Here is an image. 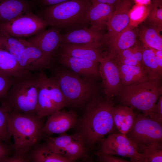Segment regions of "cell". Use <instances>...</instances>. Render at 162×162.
<instances>
[{
    "mask_svg": "<svg viewBox=\"0 0 162 162\" xmlns=\"http://www.w3.org/2000/svg\"><path fill=\"white\" fill-rule=\"evenodd\" d=\"M77 121V115L75 112L61 110L49 116L44 125L43 131L48 136L54 134H63L74 127Z\"/></svg>",
    "mask_w": 162,
    "mask_h": 162,
    "instance_id": "cell-18",
    "label": "cell"
},
{
    "mask_svg": "<svg viewBox=\"0 0 162 162\" xmlns=\"http://www.w3.org/2000/svg\"><path fill=\"white\" fill-rule=\"evenodd\" d=\"M43 118L36 114L10 112L9 126L14 154H28L39 143L45 135Z\"/></svg>",
    "mask_w": 162,
    "mask_h": 162,
    "instance_id": "cell-4",
    "label": "cell"
},
{
    "mask_svg": "<svg viewBox=\"0 0 162 162\" xmlns=\"http://www.w3.org/2000/svg\"><path fill=\"white\" fill-rule=\"evenodd\" d=\"M103 162H129V161L120 158L109 154L100 153L97 160Z\"/></svg>",
    "mask_w": 162,
    "mask_h": 162,
    "instance_id": "cell-38",
    "label": "cell"
},
{
    "mask_svg": "<svg viewBox=\"0 0 162 162\" xmlns=\"http://www.w3.org/2000/svg\"><path fill=\"white\" fill-rule=\"evenodd\" d=\"M136 4L140 5H148L149 4L151 0H133Z\"/></svg>",
    "mask_w": 162,
    "mask_h": 162,
    "instance_id": "cell-43",
    "label": "cell"
},
{
    "mask_svg": "<svg viewBox=\"0 0 162 162\" xmlns=\"http://www.w3.org/2000/svg\"><path fill=\"white\" fill-rule=\"evenodd\" d=\"M44 143L51 150L71 162L80 158L84 152V140L79 132L72 135L63 134L52 137L48 136Z\"/></svg>",
    "mask_w": 162,
    "mask_h": 162,
    "instance_id": "cell-10",
    "label": "cell"
},
{
    "mask_svg": "<svg viewBox=\"0 0 162 162\" xmlns=\"http://www.w3.org/2000/svg\"><path fill=\"white\" fill-rule=\"evenodd\" d=\"M34 6L28 0H0V24L32 11Z\"/></svg>",
    "mask_w": 162,
    "mask_h": 162,
    "instance_id": "cell-21",
    "label": "cell"
},
{
    "mask_svg": "<svg viewBox=\"0 0 162 162\" xmlns=\"http://www.w3.org/2000/svg\"><path fill=\"white\" fill-rule=\"evenodd\" d=\"M91 0H68L55 4L42 7L38 15L48 26L61 32L89 27Z\"/></svg>",
    "mask_w": 162,
    "mask_h": 162,
    "instance_id": "cell-2",
    "label": "cell"
},
{
    "mask_svg": "<svg viewBox=\"0 0 162 162\" xmlns=\"http://www.w3.org/2000/svg\"><path fill=\"white\" fill-rule=\"evenodd\" d=\"M153 50L155 53L156 61L158 67L160 70L162 71V50Z\"/></svg>",
    "mask_w": 162,
    "mask_h": 162,
    "instance_id": "cell-41",
    "label": "cell"
},
{
    "mask_svg": "<svg viewBox=\"0 0 162 162\" xmlns=\"http://www.w3.org/2000/svg\"><path fill=\"white\" fill-rule=\"evenodd\" d=\"M146 6L136 4L133 6L129 13L130 22L136 21L141 19L148 10Z\"/></svg>",
    "mask_w": 162,
    "mask_h": 162,
    "instance_id": "cell-34",
    "label": "cell"
},
{
    "mask_svg": "<svg viewBox=\"0 0 162 162\" xmlns=\"http://www.w3.org/2000/svg\"><path fill=\"white\" fill-rule=\"evenodd\" d=\"M48 26L42 18L30 11L0 24V32L19 38L32 36Z\"/></svg>",
    "mask_w": 162,
    "mask_h": 162,
    "instance_id": "cell-9",
    "label": "cell"
},
{
    "mask_svg": "<svg viewBox=\"0 0 162 162\" xmlns=\"http://www.w3.org/2000/svg\"><path fill=\"white\" fill-rule=\"evenodd\" d=\"M39 71L36 74L38 83L36 114L40 118H44L68 105L54 78L47 77L43 70Z\"/></svg>",
    "mask_w": 162,
    "mask_h": 162,
    "instance_id": "cell-7",
    "label": "cell"
},
{
    "mask_svg": "<svg viewBox=\"0 0 162 162\" xmlns=\"http://www.w3.org/2000/svg\"><path fill=\"white\" fill-rule=\"evenodd\" d=\"M114 57L118 64L133 66H142L135 58L133 46L123 50Z\"/></svg>",
    "mask_w": 162,
    "mask_h": 162,
    "instance_id": "cell-33",
    "label": "cell"
},
{
    "mask_svg": "<svg viewBox=\"0 0 162 162\" xmlns=\"http://www.w3.org/2000/svg\"><path fill=\"white\" fill-rule=\"evenodd\" d=\"M54 62L58 61L71 71L88 80L93 81L99 75V63L92 60L56 53Z\"/></svg>",
    "mask_w": 162,
    "mask_h": 162,
    "instance_id": "cell-14",
    "label": "cell"
},
{
    "mask_svg": "<svg viewBox=\"0 0 162 162\" xmlns=\"http://www.w3.org/2000/svg\"><path fill=\"white\" fill-rule=\"evenodd\" d=\"M133 2V0H121L115 6L107 25V42L113 39L130 25L129 13Z\"/></svg>",
    "mask_w": 162,
    "mask_h": 162,
    "instance_id": "cell-16",
    "label": "cell"
},
{
    "mask_svg": "<svg viewBox=\"0 0 162 162\" xmlns=\"http://www.w3.org/2000/svg\"><path fill=\"white\" fill-rule=\"evenodd\" d=\"M68 0H31V2L34 4H37L42 7L52 5L62 2Z\"/></svg>",
    "mask_w": 162,
    "mask_h": 162,
    "instance_id": "cell-40",
    "label": "cell"
},
{
    "mask_svg": "<svg viewBox=\"0 0 162 162\" xmlns=\"http://www.w3.org/2000/svg\"><path fill=\"white\" fill-rule=\"evenodd\" d=\"M113 99L95 96L89 102L80 119L79 133L84 141L93 146L110 134L116 128L112 115Z\"/></svg>",
    "mask_w": 162,
    "mask_h": 162,
    "instance_id": "cell-1",
    "label": "cell"
},
{
    "mask_svg": "<svg viewBox=\"0 0 162 162\" xmlns=\"http://www.w3.org/2000/svg\"><path fill=\"white\" fill-rule=\"evenodd\" d=\"M151 1L162 2V0H151Z\"/></svg>",
    "mask_w": 162,
    "mask_h": 162,
    "instance_id": "cell-44",
    "label": "cell"
},
{
    "mask_svg": "<svg viewBox=\"0 0 162 162\" xmlns=\"http://www.w3.org/2000/svg\"><path fill=\"white\" fill-rule=\"evenodd\" d=\"M144 47H142V65L150 80H161L162 71L157 64L155 53L152 49Z\"/></svg>",
    "mask_w": 162,
    "mask_h": 162,
    "instance_id": "cell-29",
    "label": "cell"
},
{
    "mask_svg": "<svg viewBox=\"0 0 162 162\" xmlns=\"http://www.w3.org/2000/svg\"><path fill=\"white\" fill-rule=\"evenodd\" d=\"M125 135L136 145L139 152L143 146L162 142V124L143 114L136 113L133 125Z\"/></svg>",
    "mask_w": 162,
    "mask_h": 162,
    "instance_id": "cell-8",
    "label": "cell"
},
{
    "mask_svg": "<svg viewBox=\"0 0 162 162\" xmlns=\"http://www.w3.org/2000/svg\"><path fill=\"white\" fill-rule=\"evenodd\" d=\"M136 38V33L129 25L113 39L107 42V52L116 56L123 50L133 46Z\"/></svg>",
    "mask_w": 162,
    "mask_h": 162,
    "instance_id": "cell-22",
    "label": "cell"
},
{
    "mask_svg": "<svg viewBox=\"0 0 162 162\" xmlns=\"http://www.w3.org/2000/svg\"><path fill=\"white\" fill-rule=\"evenodd\" d=\"M100 153L128 158L133 162H141L142 158L136 145L120 133L110 134L102 140Z\"/></svg>",
    "mask_w": 162,
    "mask_h": 162,
    "instance_id": "cell-11",
    "label": "cell"
},
{
    "mask_svg": "<svg viewBox=\"0 0 162 162\" xmlns=\"http://www.w3.org/2000/svg\"><path fill=\"white\" fill-rule=\"evenodd\" d=\"M107 41L106 33L90 27L62 33L61 44H86L102 49Z\"/></svg>",
    "mask_w": 162,
    "mask_h": 162,
    "instance_id": "cell-13",
    "label": "cell"
},
{
    "mask_svg": "<svg viewBox=\"0 0 162 162\" xmlns=\"http://www.w3.org/2000/svg\"><path fill=\"white\" fill-rule=\"evenodd\" d=\"M102 3H104L113 6L114 7L118 4L121 0H95Z\"/></svg>",
    "mask_w": 162,
    "mask_h": 162,
    "instance_id": "cell-42",
    "label": "cell"
},
{
    "mask_svg": "<svg viewBox=\"0 0 162 162\" xmlns=\"http://www.w3.org/2000/svg\"><path fill=\"white\" fill-rule=\"evenodd\" d=\"M162 89L161 80H149L122 86L117 96L123 105L136 109L152 119V109Z\"/></svg>",
    "mask_w": 162,
    "mask_h": 162,
    "instance_id": "cell-5",
    "label": "cell"
},
{
    "mask_svg": "<svg viewBox=\"0 0 162 162\" xmlns=\"http://www.w3.org/2000/svg\"><path fill=\"white\" fill-rule=\"evenodd\" d=\"M99 63V74L106 97L113 99L122 87L118 64L115 57L107 52L104 53Z\"/></svg>",
    "mask_w": 162,
    "mask_h": 162,
    "instance_id": "cell-12",
    "label": "cell"
},
{
    "mask_svg": "<svg viewBox=\"0 0 162 162\" xmlns=\"http://www.w3.org/2000/svg\"><path fill=\"white\" fill-rule=\"evenodd\" d=\"M162 2H151L148 5V21L150 24L162 28Z\"/></svg>",
    "mask_w": 162,
    "mask_h": 162,
    "instance_id": "cell-32",
    "label": "cell"
},
{
    "mask_svg": "<svg viewBox=\"0 0 162 162\" xmlns=\"http://www.w3.org/2000/svg\"><path fill=\"white\" fill-rule=\"evenodd\" d=\"M26 71L20 67L17 62L9 53L0 49V74L14 77Z\"/></svg>",
    "mask_w": 162,
    "mask_h": 162,
    "instance_id": "cell-27",
    "label": "cell"
},
{
    "mask_svg": "<svg viewBox=\"0 0 162 162\" xmlns=\"http://www.w3.org/2000/svg\"><path fill=\"white\" fill-rule=\"evenodd\" d=\"M10 111L7 106H0V140L9 145L12 137L9 129V120Z\"/></svg>",
    "mask_w": 162,
    "mask_h": 162,
    "instance_id": "cell-31",
    "label": "cell"
},
{
    "mask_svg": "<svg viewBox=\"0 0 162 162\" xmlns=\"http://www.w3.org/2000/svg\"><path fill=\"white\" fill-rule=\"evenodd\" d=\"M27 42L18 61L20 67L30 71L50 69L54 63L53 58Z\"/></svg>",
    "mask_w": 162,
    "mask_h": 162,
    "instance_id": "cell-15",
    "label": "cell"
},
{
    "mask_svg": "<svg viewBox=\"0 0 162 162\" xmlns=\"http://www.w3.org/2000/svg\"><path fill=\"white\" fill-rule=\"evenodd\" d=\"M0 49H2L0 47Z\"/></svg>",
    "mask_w": 162,
    "mask_h": 162,
    "instance_id": "cell-45",
    "label": "cell"
},
{
    "mask_svg": "<svg viewBox=\"0 0 162 162\" xmlns=\"http://www.w3.org/2000/svg\"><path fill=\"white\" fill-rule=\"evenodd\" d=\"M26 40L31 45L53 58L62 41V33L56 28L51 27L43 29Z\"/></svg>",
    "mask_w": 162,
    "mask_h": 162,
    "instance_id": "cell-17",
    "label": "cell"
},
{
    "mask_svg": "<svg viewBox=\"0 0 162 162\" xmlns=\"http://www.w3.org/2000/svg\"><path fill=\"white\" fill-rule=\"evenodd\" d=\"M38 83L36 74L26 71L13 77V82L0 101L10 112L36 114Z\"/></svg>",
    "mask_w": 162,
    "mask_h": 162,
    "instance_id": "cell-3",
    "label": "cell"
},
{
    "mask_svg": "<svg viewBox=\"0 0 162 162\" xmlns=\"http://www.w3.org/2000/svg\"><path fill=\"white\" fill-rule=\"evenodd\" d=\"M53 75L68 106H81L95 97L96 90L93 81L88 80L71 71L54 67Z\"/></svg>",
    "mask_w": 162,
    "mask_h": 162,
    "instance_id": "cell-6",
    "label": "cell"
},
{
    "mask_svg": "<svg viewBox=\"0 0 162 162\" xmlns=\"http://www.w3.org/2000/svg\"><path fill=\"white\" fill-rule=\"evenodd\" d=\"M27 43L26 40L10 36L0 32V47L9 53L17 62Z\"/></svg>",
    "mask_w": 162,
    "mask_h": 162,
    "instance_id": "cell-28",
    "label": "cell"
},
{
    "mask_svg": "<svg viewBox=\"0 0 162 162\" xmlns=\"http://www.w3.org/2000/svg\"><path fill=\"white\" fill-rule=\"evenodd\" d=\"M152 119L162 124V96L159 98L158 103L152 110Z\"/></svg>",
    "mask_w": 162,
    "mask_h": 162,
    "instance_id": "cell-36",
    "label": "cell"
},
{
    "mask_svg": "<svg viewBox=\"0 0 162 162\" xmlns=\"http://www.w3.org/2000/svg\"><path fill=\"white\" fill-rule=\"evenodd\" d=\"M139 152L142 154L141 162H162V143L153 142L141 147Z\"/></svg>",
    "mask_w": 162,
    "mask_h": 162,
    "instance_id": "cell-30",
    "label": "cell"
},
{
    "mask_svg": "<svg viewBox=\"0 0 162 162\" xmlns=\"http://www.w3.org/2000/svg\"><path fill=\"white\" fill-rule=\"evenodd\" d=\"M30 161L28 154H14L11 156L7 157L4 162H26Z\"/></svg>",
    "mask_w": 162,
    "mask_h": 162,
    "instance_id": "cell-39",
    "label": "cell"
},
{
    "mask_svg": "<svg viewBox=\"0 0 162 162\" xmlns=\"http://www.w3.org/2000/svg\"><path fill=\"white\" fill-rule=\"evenodd\" d=\"M13 77L0 74V100L6 94L13 82Z\"/></svg>",
    "mask_w": 162,
    "mask_h": 162,
    "instance_id": "cell-35",
    "label": "cell"
},
{
    "mask_svg": "<svg viewBox=\"0 0 162 162\" xmlns=\"http://www.w3.org/2000/svg\"><path fill=\"white\" fill-rule=\"evenodd\" d=\"M112 112L115 127L120 133L126 135L134 122L135 113L132 108L124 105L114 106Z\"/></svg>",
    "mask_w": 162,
    "mask_h": 162,
    "instance_id": "cell-23",
    "label": "cell"
},
{
    "mask_svg": "<svg viewBox=\"0 0 162 162\" xmlns=\"http://www.w3.org/2000/svg\"><path fill=\"white\" fill-rule=\"evenodd\" d=\"M104 53L102 52L101 48L91 45L61 43L56 54H64L99 63Z\"/></svg>",
    "mask_w": 162,
    "mask_h": 162,
    "instance_id": "cell-19",
    "label": "cell"
},
{
    "mask_svg": "<svg viewBox=\"0 0 162 162\" xmlns=\"http://www.w3.org/2000/svg\"><path fill=\"white\" fill-rule=\"evenodd\" d=\"M30 161L35 162H70L68 158L51 150L45 144L34 146L28 153Z\"/></svg>",
    "mask_w": 162,
    "mask_h": 162,
    "instance_id": "cell-25",
    "label": "cell"
},
{
    "mask_svg": "<svg viewBox=\"0 0 162 162\" xmlns=\"http://www.w3.org/2000/svg\"><path fill=\"white\" fill-rule=\"evenodd\" d=\"M118 64L122 86L150 80L142 66Z\"/></svg>",
    "mask_w": 162,
    "mask_h": 162,
    "instance_id": "cell-24",
    "label": "cell"
},
{
    "mask_svg": "<svg viewBox=\"0 0 162 162\" xmlns=\"http://www.w3.org/2000/svg\"><path fill=\"white\" fill-rule=\"evenodd\" d=\"M151 25L149 27H144L141 30L140 34V39L144 46L155 50H162V38L159 34L161 29Z\"/></svg>",
    "mask_w": 162,
    "mask_h": 162,
    "instance_id": "cell-26",
    "label": "cell"
},
{
    "mask_svg": "<svg viewBox=\"0 0 162 162\" xmlns=\"http://www.w3.org/2000/svg\"><path fill=\"white\" fill-rule=\"evenodd\" d=\"M91 2L88 15L90 27L98 30L104 31L107 28L115 7L95 0H91Z\"/></svg>",
    "mask_w": 162,
    "mask_h": 162,
    "instance_id": "cell-20",
    "label": "cell"
},
{
    "mask_svg": "<svg viewBox=\"0 0 162 162\" xmlns=\"http://www.w3.org/2000/svg\"><path fill=\"white\" fill-rule=\"evenodd\" d=\"M12 150V145L0 140V162H4V160L10 156Z\"/></svg>",
    "mask_w": 162,
    "mask_h": 162,
    "instance_id": "cell-37",
    "label": "cell"
}]
</instances>
